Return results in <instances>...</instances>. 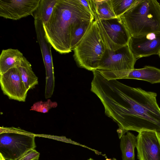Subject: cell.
I'll return each instance as SVG.
<instances>
[{
	"label": "cell",
	"mask_w": 160,
	"mask_h": 160,
	"mask_svg": "<svg viewBox=\"0 0 160 160\" xmlns=\"http://www.w3.org/2000/svg\"><path fill=\"white\" fill-rule=\"evenodd\" d=\"M92 92L102 103L105 115L118 124L119 139L130 130L154 131L160 136V108L156 92L102 76L95 83Z\"/></svg>",
	"instance_id": "obj_1"
},
{
	"label": "cell",
	"mask_w": 160,
	"mask_h": 160,
	"mask_svg": "<svg viewBox=\"0 0 160 160\" xmlns=\"http://www.w3.org/2000/svg\"><path fill=\"white\" fill-rule=\"evenodd\" d=\"M94 20L79 0H58L48 21L43 23L46 38L59 53H69L72 51V34L75 23L80 20Z\"/></svg>",
	"instance_id": "obj_2"
},
{
	"label": "cell",
	"mask_w": 160,
	"mask_h": 160,
	"mask_svg": "<svg viewBox=\"0 0 160 160\" xmlns=\"http://www.w3.org/2000/svg\"><path fill=\"white\" fill-rule=\"evenodd\" d=\"M119 18L131 36L160 32V4L156 0H138Z\"/></svg>",
	"instance_id": "obj_3"
},
{
	"label": "cell",
	"mask_w": 160,
	"mask_h": 160,
	"mask_svg": "<svg viewBox=\"0 0 160 160\" xmlns=\"http://www.w3.org/2000/svg\"><path fill=\"white\" fill-rule=\"evenodd\" d=\"M107 49L96 21H93L80 42L73 50V57L80 68L97 70Z\"/></svg>",
	"instance_id": "obj_4"
},
{
	"label": "cell",
	"mask_w": 160,
	"mask_h": 160,
	"mask_svg": "<svg viewBox=\"0 0 160 160\" xmlns=\"http://www.w3.org/2000/svg\"><path fill=\"white\" fill-rule=\"evenodd\" d=\"M0 130V154L6 160H16L36 147L32 133L13 127H1Z\"/></svg>",
	"instance_id": "obj_5"
},
{
	"label": "cell",
	"mask_w": 160,
	"mask_h": 160,
	"mask_svg": "<svg viewBox=\"0 0 160 160\" xmlns=\"http://www.w3.org/2000/svg\"><path fill=\"white\" fill-rule=\"evenodd\" d=\"M97 21L107 49L114 51L128 45L131 35L120 18Z\"/></svg>",
	"instance_id": "obj_6"
},
{
	"label": "cell",
	"mask_w": 160,
	"mask_h": 160,
	"mask_svg": "<svg viewBox=\"0 0 160 160\" xmlns=\"http://www.w3.org/2000/svg\"><path fill=\"white\" fill-rule=\"evenodd\" d=\"M34 24L46 70L45 96L46 99H48L52 95L55 87V77L51 51L52 46L46 38L43 22L39 20L34 19Z\"/></svg>",
	"instance_id": "obj_7"
},
{
	"label": "cell",
	"mask_w": 160,
	"mask_h": 160,
	"mask_svg": "<svg viewBox=\"0 0 160 160\" xmlns=\"http://www.w3.org/2000/svg\"><path fill=\"white\" fill-rule=\"evenodd\" d=\"M137 59L128 45L116 50L107 49L97 70L117 71L132 69Z\"/></svg>",
	"instance_id": "obj_8"
},
{
	"label": "cell",
	"mask_w": 160,
	"mask_h": 160,
	"mask_svg": "<svg viewBox=\"0 0 160 160\" xmlns=\"http://www.w3.org/2000/svg\"><path fill=\"white\" fill-rule=\"evenodd\" d=\"M108 80L128 79L142 80L153 84L160 83V69L146 66L139 69L117 71L99 70Z\"/></svg>",
	"instance_id": "obj_9"
},
{
	"label": "cell",
	"mask_w": 160,
	"mask_h": 160,
	"mask_svg": "<svg viewBox=\"0 0 160 160\" xmlns=\"http://www.w3.org/2000/svg\"><path fill=\"white\" fill-rule=\"evenodd\" d=\"M0 83L3 94L10 99L25 102L28 90L17 67L0 75Z\"/></svg>",
	"instance_id": "obj_10"
},
{
	"label": "cell",
	"mask_w": 160,
	"mask_h": 160,
	"mask_svg": "<svg viewBox=\"0 0 160 160\" xmlns=\"http://www.w3.org/2000/svg\"><path fill=\"white\" fill-rule=\"evenodd\" d=\"M138 132L136 148L139 160H160V136L154 131Z\"/></svg>",
	"instance_id": "obj_11"
},
{
	"label": "cell",
	"mask_w": 160,
	"mask_h": 160,
	"mask_svg": "<svg viewBox=\"0 0 160 160\" xmlns=\"http://www.w3.org/2000/svg\"><path fill=\"white\" fill-rule=\"evenodd\" d=\"M128 46L136 59L158 55L160 51V32L131 36Z\"/></svg>",
	"instance_id": "obj_12"
},
{
	"label": "cell",
	"mask_w": 160,
	"mask_h": 160,
	"mask_svg": "<svg viewBox=\"0 0 160 160\" xmlns=\"http://www.w3.org/2000/svg\"><path fill=\"white\" fill-rule=\"evenodd\" d=\"M40 0H0V16L17 20L32 15Z\"/></svg>",
	"instance_id": "obj_13"
},
{
	"label": "cell",
	"mask_w": 160,
	"mask_h": 160,
	"mask_svg": "<svg viewBox=\"0 0 160 160\" xmlns=\"http://www.w3.org/2000/svg\"><path fill=\"white\" fill-rule=\"evenodd\" d=\"M89 2L94 20L117 18L113 11L111 0H89Z\"/></svg>",
	"instance_id": "obj_14"
},
{
	"label": "cell",
	"mask_w": 160,
	"mask_h": 160,
	"mask_svg": "<svg viewBox=\"0 0 160 160\" xmlns=\"http://www.w3.org/2000/svg\"><path fill=\"white\" fill-rule=\"evenodd\" d=\"M23 57V54L18 49L2 50L0 55V75L17 67Z\"/></svg>",
	"instance_id": "obj_15"
},
{
	"label": "cell",
	"mask_w": 160,
	"mask_h": 160,
	"mask_svg": "<svg viewBox=\"0 0 160 160\" xmlns=\"http://www.w3.org/2000/svg\"><path fill=\"white\" fill-rule=\"evenodd\" d=\"M17 68L28 91L33 89L38 84V78L33 72L31 64L26 58L23 57Z\"/></svg>",
	"instance_id": "obj_16"
},
{
	"label": "cell",
	"mask_w": 160,
	"mask_h": 160,
	"mask_svg": "<svg viewBox=\"0 0 160 160\" xmlns=\"http://www.w3.org/2000/svg\"><path fill=\"white\" fill-rule=\"evenodd\" d=\"M126 133L120 139L122 160H135L134 149L136 146L137 137L129 131Z\"/></svg>",
	"instance_id": "obj_17"
},
{
	"label": "cell",
	"mask_w": 160,
	"mask_h": 160,
	"mask_svg": "<svg viewBox=\"0 0 160 160\" xmlns=\"http://www.w3.org/2000/svg\"><path fill=\"white\" fill-rule=\"evenodd\" d=\"M58 0H40L39 5L32 16L34 19L46 24L49 19L54 7Z\"/></svg>",
	"instance_id": "obj_18"
},
{
	"label": "cell",
	"mask_w": 160,
	"mask_h": 160,
	"mask_svg": "<svg viewBox=\"0 0 160 160\" xmlns=\"http://www.w3.org/2000/svg\"><path fill=\"white\" fill-rule=\"evenodd\" d=\"M93 21L80 20L74 24L72 31L71 43V51L80 42L90 28Z\"/></svg>",
	"instance_id": "obj_19"
},
{
	"label": "cell",
	"mask_w": 160,
	"mask_h": 160,
	"mask_svg": "<svg viewBox=\"0 0 160 160\" xmlns=\"http://www.w3.org/2000/svg\"><path fill=\"white\" fill-rule=\"evenodd\" d=\"M113 11L117 18H119L138 0H111Z\"/></svg>",
	"instance_id": "obj_20"
},
{
	"label": "cell",
	"mask_w": 160,
	"mask_h": 160,
	"mask_svg": "<svg viewBox=\"0 0 160 160\" xmlns=\"http://www.w3.org/2000/svg\"><path fill=\"white\" fill-rule=\"evenodd\" d=\"M57 106V102L52 101L50 99H48L45 102L40 101L35 102L31 107L30 110L46 113L48 112L50 109L55 108Z\"/></svg>",
	"instance_id": "obj_21"
},
{
	"label": "cell",
	"mask_w": 160,
	"mask_h": 160,
	"mask_svg": "<svg viewBox=\"0 0 160 160\" xmlns=\"http://www.w3.org/2000/svg\"><path fill=\"white\" fill-rule=\"evenodd\" d=\"M40 153L35 149H30L22 154L16 160H38Z\"/></svg>",
	"instance_id": "obj_22"
},
{
	"label": "cell",
	"mask_w": 160,
	"mask_h": 160,
	"mask_svg": "<svg viewBox=\"0 0 160 160\" xmlns=\"http://www.w3.org/2000/svg\"><path fill=\"white\" fill-rule=\"evenodd\" d=\"M79 1L87 10L92 14L89 0H79Z\"/></svg>",
	"instance_id": "obj_23"
},
{
	"label": "cell",
	"mask_w": 160,
	"mask_h": 160,
	"mask_svg": "<svg viewBox=\"0 0 160 160\" xmlns=\"http://www.w3.org/2000/svg\"><path fill=\"white\" fill-rule=\"evenodd\" d=\"M0 160H6L1 154H0Z\"/></svg>",
	"instance_id": "obj_24"
},
{
	"label": "cell",
	"mask_w": 160,
	"mask_h": 160,
	"mask_svg": "<svg viewBox=\"0 0 160 160\" xmlns=\"http://www.w3.org/2000/svg\"><path fill=\"white\" fill-rule=\"evenodd\" d=\"M88 160H93V159H92V158H90L89 159H88Z\"/></svg>",
	"instance_id": "obj_25"
},
{
	"label": "cell",
	"mask_w": 160,
	"mask_h": 160,
	"mask_svg": "<svg viewBox=\"0 0 160 160\" xmlns=\"http://www.w3.org/2000/svg\"><path fill=\"white\" fill-rule=\"evenodd\" d=\"M106 160H111V159H107Z\"/></svg>",
	"instance_id": "obj_26"
}]
</instances>
